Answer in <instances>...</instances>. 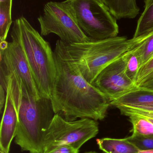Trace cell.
<instances>
[{
    "label": "cell",
    "instance_id": "obj_1",
    "mask_svg": "<svg viewBox=\"0 0 153 153\" xmlns=\"http://www.w3.org/2000/svg\"><path fill=\"white\" fill-rule=\"evenodd\" d=\"M54 53L56 76L50 100L54 114L68 121L104 119L111 105L109 99L84 77L56 44Z\"/></svg>",
    "mask_w": 153,
    "mask_h": 153
},
{
    "label": "cell",
    "instance_id": "obj_2",
    "mask_svg": "<svg viewBox=\"0 0 153 153\" xmlns=\"http://www.w3.org/2000/svg\"><path fill=\"white\" fill-rule=\"evenodd\" d=\"M0 81L18 117L15 143L22 152L43 153L44 134L55 114L50 99L33 98L14 74L1 76Z\"/></svg>",
    "mask_w": 153,
    "mask_h": 153
},
{
    "label": "cell",
    "instance_id": "obj_3",
    "mask_svg": "<svg viewBox=\"0 0 153 153\" xmlns=\"http://www.w3.org/2000/svg\"><path fill=\"white\" fill-rule=\"evenodd\" d=\"M146 39V36L129 39L117 36L104 40L72 44L64 43L60 39L56 44L77 66L84 77L92 84L105 67Z\"/></svg>",
    "mask_w": 153,
    "mask_h": 153
},
{
    "label": "cell",
    "instance_id": "obj_4",
    "mask_svg": "<svg viewBox=\"0 0 153 153\" xmlns=\"http://www.w3.org/2000/svg\"><path fill=\"white\" fill-rule=\"evenodd\" d=\"M10 36L12 41L22 49L40 97L50 99L56 66L54 53L49 43L23 16L13 22Z\"/></svg>",
    "mask_w": 153,
    "mask_h": 153
},
{
    "label": "cell",
    "instance_id": "obj_5",
    "mask_svg": "<svg viewBox=\"0 0 153 153\" xmlns=\"http://www.w3.org/2000/svg\"><path fill=\"white\" fill-rule=\"evenodd\" d=\"M75 21L91 40H102L117 36L116 19L99 0H66Z\"/></svg>",
    "mask_w": 153,
    "mask_h": 153
},
{
    "label": "cell",
    "instance_id": "obj_6",
    "mask_svg": "<svg viewBox=\"0 0 153 153\" xmlns=\"http://www.w3.org/2000/svg\"><path fill=\"white\" fill-rule=\"evenodd\" d=\"M99 132L97 120L82 118L68 121L60 115L54 114L44 134L43 153L63 145L71 146L80 150Z\"/></svg>",
    "mask_w": 153,
    "mask_h": 153
},
{
    "label": "cell",
    "instance_id": "obj_7",
    "mask_svg": "<svg viewBox=\"0 0 153 153\" xmlns=\"http://www.w3.org/2000/svg\"><path fill=\"white\" fill-rule=\"evenodd\" d=\"M37 19L42 36L53 33L67 44L91 40L79 27L69 5L65 1L46 3L43 14Z\"/></svg>",
    "mask_w": 153,
    "mask_h": 153
},
{
    "label": "cell",
    "instance_id": "obj_8",
    "mask_svg": "<svg viewBox=\"0 0 153 153\" xmlns=\"http://www.w3.org/2000/svg\"><path fill=\"white\" fill-rule=\"evenodd\" d=\"M0 56V76L14 74L21 79L33 98L40 99L37 84L20 46L13 41L1 42Z\"/></svg>",
    "mask_w": 153,
    "mask_h": 153
},
{
    "label": "cell",
    "instance_id": "obj_9",
    "mask_svg": "<svg viewBox=\"0 0 153 153\" xmlns=\"http://www.w3.org/2000/svg\"><path fill=\"white\" fill-rule=\"evenodd\" d=\"M126 59L125 54L105 67L92 84L112 101L137 87L125 72Z\"/></svg>",
    "mask_w": 153,
    "mask_h": 153
},
{
    "label": "cell",
    "instance_id": "obj_10",
    "mask_svg": "<svg viewBox=\"0 0 153 153\" xmlns=\"http://www.w3.org/2000/svg\"><path fill=\"white\" fill-rule=\"evenodd\" d=\"M16 111L8 95L3 112L0 128V151L9 153L18 126Z\"/></svg>",
    "mask_w": 153,
    "mask_h": 153
},
{
    "label": "cell",
    "instance_id": "obj_11",
    "mask_svg": "<svg viewBox=\"0 0 153 153\" xmlns=\"http://www.w3.org/2000/svg\"><path fill=\"white\" fill-rule=\"evenodd\" d=\"M111 105L118 106H153V90L137 86L110 102Z\"/></svg>",
    "mask_w": 153,
    "mask_h": 153
},
{
    "label": "cell",
    "instance_id": "obj_12",
    "mask_svg": "<svg viewBox=\"0 0 153 153\" xmlns=\"http://www.w3.org/2000/svg\"><path fill=\"white\" fill-rule=\"evenodd\" d=\"M109 10L117 19H134L139 14L140 9L136 0H99Z\"/></svg>",
    "mask_w": 153,
    "mask_h": 153
},
{
    "label": "cell",
    "instance_id": "obj_13",
    "mask_svg": "<svg viewBox=\"0 0 153 153\" xmlns=\"http://www.w3.org/2000/svg\"><path fill=\"white\" fill-rule=\"evenodd\" d=\"M99 148L105 153H137L138 149L124 139L103 138L97 139Z\"/></svg>",
    "mask_w": 153,
    "mask_h": 153
},
{
    "label": "cell",
    "instance_id": "obj_14",
    "mask_svg": "<svg viewBox=\"0 0 153 153\" xmlns=\"http://www.w3.org/2000/svg\"><path fill=\"white\" fill-rule=\"evenodd\" d=\"M144 10L137 21L133 38H136L153 30V0H145Z\"/></svg>",
    "mask_w": 153,
    "mask_h": 153
},
{
    "label": "cell",
    "instance_id": "obj_15",
    "mask_svg": "<svg viewBox=\"0 0 153 153\" xmlns=\"http://www.w3.org/2000/svg\"><path fill=\"white\" fill-rule=\"evenodd\" d=\"M13 0H0V40L6 41L12 22L11 9Z\"/></svg>",
    "mask_w": 153,
    "mask_h": 153
},
{
    "label": "cell",
    "instance_id": "obj_16",
    "mask_svg": "<svg viewBox=\"0 0 153 153\" xmlns=\"http://www.w3.org/2000/svg\"><path fill=\"white\" fill-rule=\"evenodd\" d=\"M128 117L133 126V135L143 137L153 136V124L152 122L138 115H131Z\"/></svg>",
    "mask_w": 153,
    "mask_h": 153
},
{
    "label": "cell",
    "instance_id": "obj_17",
    "mask_svg": "<svg viewBox=\"0 0 153 153\" xmlns=\"http://www.w3.org/2000/svg\"><path fill=\"white\" fill-rule=\"evenodd\" d=\"M125 55L126 59L125 70L126 75L136 84L141 67L140 59L133 49L128 51Z\"/></svg>",
    "mask_w": 153,
    "mask_h": 153
},
{
    "label": "cell",
    "instance_id": "obj_18",
    "mask_svg": "<svg viewBox=\"0 0 153 153\" xmlns=\"http://www.w3.org/2000/svg\"><path fill=\"white\" fill-rule=\"evenodd\" d=\"M132 49L139 57L142 67L153 57V35Z\"/></svg>",
    "mask_w": 153,
    "mask_h": 153
},
{
    "label": "cell",
    "instance_id": "obj_19",
    "mask_svg": "<svg viewBox=\"0 0 153 153\" xmlns=\"http://www.w3.org/2000/svg\"><path fill=\"white\" fill-rule=\"evenodd\" d=\"M117 108L122 115L127 117L138 115L153 119V106H118Z\"/></svg>",
    "mask_w": 153,
    "mask_h": 153
},
{
    "label": "cell",
    "instance_id": "obj_20",
    "mask_svg": "<svg viewBox=\"0 0 153 153\" xmlns=\"http://www.w3.org/2000/svg\"><path fill=\"white\" fill-rule=\"evenodd\" d=\"M125 139L139 151L153 150V136L143 137L132 134Z\"/></svg>",
    "mask_w": 153,
    "mask_h": 153
},
{
    "label": "cell",
    "instance_id": "obj_21",
    "mask_svg": "<svg viewBox=\"0 0 153 153\" xmlns=\"http://www.w3.org/2000/svg\"><path fill=\"white\" fill-rule=\"evenodd\" d=\"M153 79V57L140 68L137 81V86Z\"/></svg>",
    "mask_w": 153,
    "mask_h": 153
},
{
    "label": "cell",
    "instance_id": "obj_22",
    "mask_svg": "<svg viewBox=\"0 0 153 153\" xmlns=\"http://www.w3.org/2000/svg\"><path fill=\"white\" fill-rule=\"evenodd\" d=\"M45 153H79V150L70 145H63Z\"/></svg>",
    "mask_w": 153,
    "mask_h": 153
},
{
    "label": "cell",
    "instance_id": "obj_23",
    "mask_svg": "<svg viewBox=\"0 0 153 153\" xmlns=\"http://www.w3.org/2000/svg\"><path fill=\"white\" fill-rule=\"evenodd\" d=\"M6 99V93L3 87L0 85V112L2 113L3 109L4 108Z\"/></svg>",
    "mask_w": 153,
    "mask_h": 153
},
{
    "label": "cell",
    "instance_id": "obj_24",
    "mask_svg": "<svg viewBox=\"0 0 153 153\" xmlns=\"http://www.w3.org/2000/svg\"><path fill=\"white\" fill-rule=\"evenodd\" d=\"M139 86L143 87V88H147V89L153 90V79L150 80V81L145 82H144Z\"/></svg>",
    "mask_w": 153,
    "mask_h": 153
},
{
    "label": "cell",
    "instance_id": "obj_25",
    "mask_svg": "<svg viewBox=\"0 0 153 153\" xmlns=\"http://www.w3.org/2000/svg\"><path fill=\"white\" fill-rule=\"evenodd\" d=\"M137 153H153V150H149V151H139Z\"/></svg>",
    "mask_w": 153,
    "mask_h": 153
},
{
    "label": "cell",
    "instance_id": "obj_26",
    "mask_svg": "<svg viewBox=\"0 0 153 153\" xmlns=\"http://www.w3.org/2000/svg\"><path fill=\"white\" fill-rule=\"evenodd\" d=\"M84 153H99L97 152H93V151H91V152H85Z\"/></svg>",
    "mask_w": 153,
    "mask_h": 153
},
{
    "label": "cell",
    "instance_id": "obj_27",
    "mask_svg": "<svg viewBox=\"0 0 153 153\" xmlns=\"http://www.w3.org/2000/svg\"><path fill=\"white\" fill-rule=\"evenodd\" d=\"M0 153H6L4 152H3V151H0Z\"/></svg>",
    "mask_w": 153,
    "mask_h": 153
},
{
    "label": "cell",
    "instance_id": "obj_28",
    "mask_svg": "<svg viewBox=\"0 0 153 153\" xmlns=\"http://www.w3.org/2000/svg\"></svg>",
    "mask_w": 153,
    "mask_h": 153
}]
</instances>
